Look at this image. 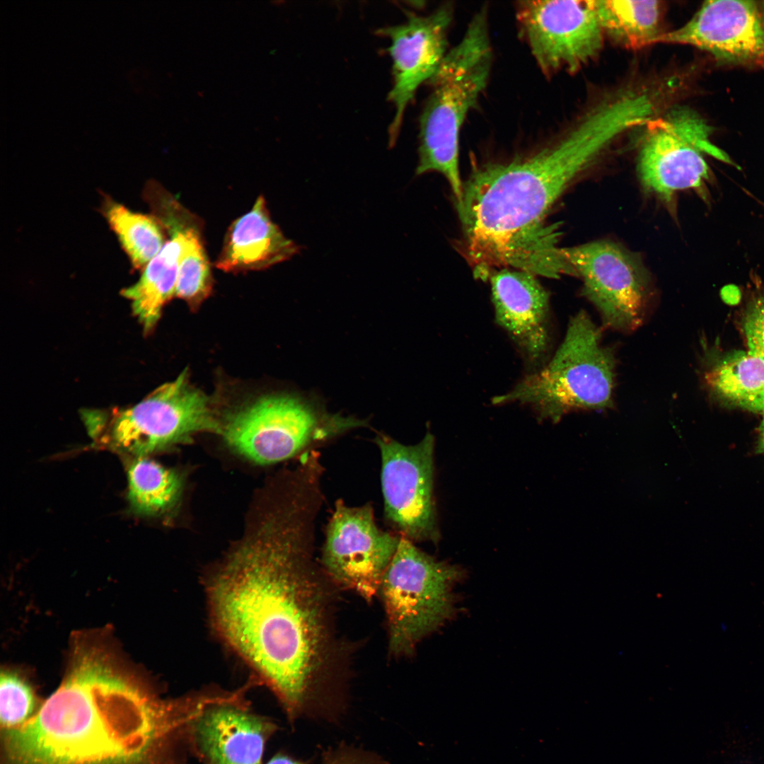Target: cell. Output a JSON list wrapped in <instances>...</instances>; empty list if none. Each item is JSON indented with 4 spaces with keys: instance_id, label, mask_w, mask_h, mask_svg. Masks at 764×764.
I'll return each instance as SVG.
<instances>
[{
    "instance_id": "25",
    "label": "cell",
    "mask_w": 764,
    "mask_h": 764,
    "mask_svg": "<svg viewBox=\"0 0 764 764\" xmlns=\"http://www.w3.org/2000/svg\"><path fill=\"white\" fill-rule=\"evenodd\" d=\"M35 707L30 686L17 673L4 671L0 678V719L6 729L21 726L32 717Z\"/></svg>"
},
{
    "instance_id": "21",
    "label": "cell",
    "mask_w": 764,
    "mask_h": 764,
    "mask_svg": "<svg viewBox=\"0 0 764 764\" xmlns=\"http://www.w3.org/2000/svg\"><path fill=\"white\" fill-rule=\"evenodd\" d=\"M595 4L603 33L626 48L655 44L661 35L658 1L595 0Z\"/></svg>"
},
{
    "instance_id": "23",
    "label": "cell",
    "mask_w": 764,
    "mask_h": 764,
    "mask_svg": "<svg viewBox=\"0 0 764 764\" xmlns=\"http://www.w3.org/2000/svg\"><path fill=\"white\" fill-rule=\"evenodd\" d=\"M127 478L130 507L138 514H161L175 503L180 493L181 480L176 473L145 457L131 463Z\"/></svg>"
},
{
    "instance_id": "3",
    "label": "cell",
    "mask_w": 764,
    "mask_h": 764,
    "mask_svg": "<svg viewBox=\"0 0 764 764\" xmlns=\"http://www.w3.org/2000/svg\"><path fill=\"white\" fill-rule=\"evenodd\" d=\"M630 129L615 105L601 102L557 141L526 156L475 168L456 202L463 250L486 278L547 233L544 218L573 180Z\"/></svg>"
},
{
    "instance_id": "1",
    "label": "cell",
    "mask_w": 764,
    "mask_h": 764,
    "mask_svg": "<svg viewBox=\"0 0 764 764\" xmlns=\"http://www.w3.org/2000/svg\"><path fill=\"white\" fill-rule=\"evenodd\" d=\"M302 532L294 521L267 526L215 575L209 601L221 637L288 715L317 719L337 704L329 689L341 652L330 579L314 565Z\"/></svg>"
},
{
    "instance_id": "20",
    "label": "cell",
    "mask_w": 764,
    "mask_h": 764,
    "mask_svg": "<svg viewBox=\"0 0 764 764\" xmlns=\"http://www.w3.org/2000/svg\"><path fill=\"white\" fill-rule=\"evenodd\" d=\"M709 389L730 405L764 414V359L734 351L705 374Z\"/></svg>"
},
{
    "instance_id": "19",
    "label": "cell",
    "mask_w": 764,
    "mask_h": 764,
    "mask_svg": "<svg viewBox=\"0 0 764 764\" xmlns=\"http://www.w3.org/2000/svg\"><path fill=\"white\" fill-rule=\"evenodd\" d=\"M267 729L255 717L225 705L199 717L197 736L212 764H261Z\"/></svg>"
},
{
    "instance_id": "12",
    "label": "cell",
    "mask_w": 764,
    "mask_h": 764,
    "mask_svg": "<svg viewBox=\"0 0 764 764\" xmlns=\"http://www.w3.org/2000/svg\"><path fill=\"white\" fill-rule=\"evenodd\" d=\"M400 538L376 526L369 504L351 507L339 500L327 526L323 570L332 582L371 600Z\"/></svg>"
},
{
    "instance_id": "5",
    "label": "cell",
    "mask_w": 764,
    "mask_h": 764,
    "mask_svg": "<svg viewBox=\"0 0 764 764\" xmlns=\"http://www.w3.org/2000/svg\"><path fill=\"white\" fill-rule=\"evenodd\" d=\"M615 382L613 352L591 317L579 311L551 359L492 403L525 405L539 418L556 422L572 411L612 407Z\"/></svg>"
},
{
    "instance_id": "7",
    "label": "cell",
    "mask_w": 764,
    "mask_h": 764,
    "mask_svg": "<svg viewBox=\"0 0 764 764\" xmlns=\"http://www.w3.org/2000/svg\"><path fill=\"white\" fill-rule=\"evenodd\" d=\"M364 425V421L325 412L290 395L258 399L231 415L220 431L238 453L260 464L288 459L309 444Z\"/></svg>"
},
{
    "instance_id": "17",
    "label": "cell",
    "mask_w": 764,
    "mask_h": 764,
    "mask_svg": "<svg viewBox=\"0 0 764 764\" xmlns=\"http://www.w3.org/2000/svg\"><path fill=\"white\" fill-rule=\"evenodd\" d=\"M495 320L509 335L530 372L542 367L550 345V298L536 276L507 267L489 277Z\"/></svg>"
},
{
    "instance_id": "10",
    "label": "cell",
    "mask_w": 764,
    "mask_h": 764,
    "mask_svg": "<svg viewBox=\"0 0 764 764\" xmlns=\"http://www.w3.org/2000/svg\"><path fill=\"white\" fill-rule=\"evenodd\" d=\"M645 129L638 163L640 178L647 188L664 198L678 190L698 187L709 178L704 153L734 164L724 151L711 143L712 128L690 110L657 116Z\"/></svg>"
},
{
    "instance_id": "15",
    "label": "cell",
    "mask_w": 764,
    "mask_h": 764,
    "mask_svg": "<svg viewBox=\"0 0 764 764\" xmlns=\"http://www.w3.org/2000/svg\"><path fill=\"white\" fill-rule=\"evenodd\" d=\"M453 6L444 4L426 16L408 15L407 21L381 30L390 40L393 84L389 98L395 112L389 129L392 146L401 127L405 110L418 88L428 82L448 52Z\"/></svg>"
},
{
    "instance_id": "28",
    "label": "cell",
    "mask_w": 764,
    "mask_h": 764,
    "mask_svg": "<svg viewBox=\"0 0 764 764\" xmlns=\"http://www.w3.org/2000/svg\"><path fill=\"white\" fill-rule=\"evenodd\" d=\"M758 447L759 451L764 453V414L759 427V438Z\"/></svg>"
},
{
    "instance_id": "18",
    "label": "cell",
    "mask_w": 764,
    "mask_h": 764,
    "mask_svg": "<svg viewBox=\"0 0 764 764\" xmlns=\"http://www.w3.org/2000/svg\"><path fill=\"white\" fill-rule=\"evenodd\" d=\"M299 249L272 221L260 196L228 227L215 265L227 272L261 270L289 260Z\"/></svg>"
},
{
    "instance_id": "4",
    "label": "cell",
    "mask_w": 764,
    "mask_h": 764,
    "mask_svg": "<svg viewBox=\"0 0 764 764\" xmlns=\"http://www.w3.org/2000/svg\"><path fill=\"white\" fill-rule=\"evenodd\" d=\"M487 11L468 23L458 43L448 50L428 83L432 90L419 119V161L415 173L444 176L456 201L463 192L459 136L470 111L485 89L492 66Z\"/></svg>"
},
{
    "instance_id": "11",
    "label": "cell",
    "mask_w": 764,
    "mask_h": 764,
    "mask_svg": "<svg viewBox=\"0 0 764 764\" xmlns=\"http://www.w3.org/2000/svg\"><path fill=\"white\" fill-rule=\"evenodd\" d=\"M562 251L582 279L584 295L607 326L627 332L642 325L650 306L651 290L644 272L630 255L602 241Z\"/></svg>"
},
{
    "instance_id": "24",
    "label": "cell",
    "mask_w": 764,
    "mask_h": 764,
    "mask_svg": "<svg viewBox=\"0 0 764 764\" xmlns=\"http://www.w3.org/2000/svg\"><path fill=\"white\" fill-rule=\"evenodd\" d=\"M212 277L202 237L201 224L190 233L180 260L175 296L197 306L209 294Z\"/></svg>"
},
{
    "instance_id": "22",
    "label": "cell",
    "mask_w": 764,
    "mask_h": 764,
    "mask_svg": "<svg viewBox=\"0 0 764 764\" xmlns=\"http://www.w3.org/2000/svg\"><path fill=\"white\" fill-rule=\"evenodd\" d=\"M103 211L132 265L143 270L166 243L163 226L154 215L133 212L112 200L107 201Z\"/></svg>"
},
{
    "instance_id": "27",
    "label": "cell",
    "mask_w": 764,
    "mask_h": 764,
    "mask_svg": "<svg viewBox=\"0 0 764 764\" xmlns=\"http://www.w3.org/2000/svg\"><path fill=\"white\" fill-rule=\"evenodd\" d=\"M267 764H306L305 763L285 755H278L272 758Z\"/></svg>"
},
{
    "instance_id": "6",
    "label": "cell",
    "mask_w": 764,
    "mask_h": 764,
    "mask_svg": "<svg viewBox=\"0 0 764 764\" xmlns=\"http://www.w3.org/2000/svg\"><path fill=\"white\" fill-rule=\"evenodd\" d=\"M462 576L458 567L435 560L401 536L378 592L390 654H411L422 639L452 616L453 589Z\"/></svg>"
},
{
    "instance_id": "16",
    "label": "cell",
    "mask_w": 764,
    "mask_h": 764,
    "mask_svg": "<svg viewBox=\"0 0 764 764\" xmlns=\"http://www.w3.org/2000/svg\"><path fill=\"white\" fill-rule=\"evenodd\" d=\"M146 198L153 215L163 226L167 239L156 255L143 269L136 283L122 294L130 301L132 311L148 331L157 323L166 302L175 296L178 269L190 232L201 224L162 187L149 185Z\"/></svg>"
},
{
    "instance_id": "2",
    "label": "cell",
    "mask_w": 764,
    "mask_h": 764,
    "mask_svg": "<svg viewBox=\"0 0 764 764\" xmlns=\"http://www.w3.org/2000/svg\"><path fill=\"white\" fill-rule=\"evenodd\" d=\"M198 712L193 702L157 701L110 656L81 648L39 711L6 729L8 764H137Z\"/></svg>"
},
{
    "instance_id": "9",
    "label": "cell",
    "mask_w": 764,
    "mask_h": 764,
    "mask_svg": "<svg viewBox=\"0 0 764 764\" xmlns=\"http://www.w3.org/2000/svg\"><path fill=\"white\" fill-rule=\"evenodd\" d=\"M521 33L542 72L574 73L603 45L595 0H526L516 6Z\"/></svg>"
},
{
    "instance_id": "13",
    "label": "cell",
    "mask_w": 764,
    "mask_h": 764,
    "mask_svg": "<svg viewBox=\"0 0 764 764\" xmlns=\"http://www.w3.org/2000/svg\"><path fill=\"white\" fill-rule=\"evenodd\" d=\"M381 487L386 517L402 536L411 540L439 538L433 498L434 439L427 433L415 445H404L378 435Z\"/></svg>"
},
{
    "instance_id": "26",
    "label": "cell",
    "mask_w": 764,
    "mask_h": 764,
    "mask_svg": "<svg viewBox=\"0 0 764 764\" xmlns=\"http://www.w3.org/2000/svg\"><path fill=\"white\" fill-rule=\"evenodd\" d=\"M742 328L748 352L764 359V297L758 298L748 306Z\"/></svg>"
},
{
    "instance_id": "14",
    "label": "cell",
    "mask_w": 764,
    "mask_h": 764,
    "mask_svg": "<svg viewBox=\"0 0 764 764\" xmlns=\"http://www.w3.org/2000/svg\"><path fill=\"white\" fill-rule=\"evenodd\" d=\"M696 47L724 63L764 66V1H705L692 18L656 43Z\"/></svg>"
},
{
    "instance_id": "8",
    "label": "cell",
    "mask_w": 764,
    "mask_h": 764,
    "mask_svg": "<svg viewBox=\"0 0 764 764\" xmlns=\"http://www.w3.org/2000/svg\"><path fill=\"white\" fill-rule=\"evenodd\" d=\"M209 430H220L219 424L209 398L190 383L187 373L137 405L115 412L109 424L113 445L138 457Z\"/></svg>"
}]
</instances>
